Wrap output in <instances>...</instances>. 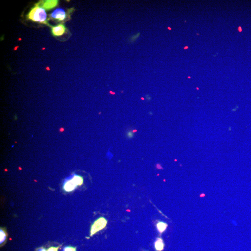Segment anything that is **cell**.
<instances>
[{"label": "cell", "mask_w": 251, "mask_h": 251, "mask_svg": "<svg viewBox=\"0 0 251 251\" xmlns=\"http://www.w3.org/2000/svg\"><path fill=\"white\" fill-rule=\"evenodd\" d=\"M0 236H1V240H0V241H1V245H2L4 242H5V240H6V231L5 230H3V229H1V231H0Z\"/></svg>", "instance_id": "cell-9"}, {"label": "cell", "mask_w": 251, "mask_h": 251, "mask_svg": "<svg viewBox=\"0 0 251 251\" xmlns=\"http://www.w3.org/2000/svg\"><path fill=\"white\" fill-rule=\"evenodd\" d=\"M127 135L129 138H132L133 136H134V133H133V132H132V131H129V132L127 133Z\"/></svg>", "instance_id": "cell-13"}, {"label": "cell", "mask_w": 251, "mask_h": 251, "mask_svg": "<svg viewBox=\"0 0 251 251\" xmlns=\"http://www.w3.org/2000/svg\"><path fill=\"white\" fill-rule=\"evenodd\" d=\"M83 178L79 175H74L71 178L67 180L64 182L63 188L66 191L71 192L74 190L78 186L83 184Z\"/></svg>", "instance_id": "cell-2"}, {"label": "cell", "mask_w": 251, "mask_h": 251, "mask_svg": "<svg viewBox=\"0 0 251 251\" xmlns=\"http://www.w3.org/2000/svg\"><path fill=\"white\" fill-rule=\"evenodd\" d=\"M51 17L53 19L58 20L60 21L64 20L66 18V14L62 8H57L54 10L51 14Z\"/></svg>", "instance_id": "cell-4"}, {"label": "cell", "mask_w": 251, "mask_h": 251, "mask_svg": "<svg viewBox=\"0 0 251 251\" xmlns=\"http://www.w3.org/2000/svg\"><path fill=\"white\" fill-rule=\"evenodd\" d=\"M140 35H141V33H136V34L133 35V36L130 37L129 38V43H134L136 40L137 39L140 37Z\"/></svg>", "instance_id": "cell-10"}, {"label": "cell", "mask_w": 251, "mask_h": 251, "mask_svg": "<svg viewBox=\"0 0 251 251\" xmlns=\"http://www.w3.org/2000/svg\"><path fill=\"white\" fill-rule=\"evenodd\" d=\"M58 3V1L57 0H47L43 3V8L46 10L51 9L56 7Z\"/></svg>", "instance_id": "cell-6"}, {"label": "cell", "mask_w": 251, "mask_h": 251, "mask_svg": "<svg viewBox=\"0 0 251 251\" xmlns=\"http://www.w3.org/2000/svg\"><path fill=\"white\" fill-rule=\"evenodd\" d=\"M154 247L157 251H162L164 249V243L161 238H157L154 243Z\"/></svg>", "instance_id": "cell-7"}, {"label": "cell", "mask_w": 251, "mask_h": 251, "mask_svg": "<svg viewBox=\"0 0 251 251\" xmlns=\"http://www.w3.org/2000/svg\"><path fill=\"white\" fill-rule=\"evenodd\" d=\"M167 224L164 222L160 221L156 225L157 229L160 233H162L167 228Z\"/></svg>", "instance_id": "cell-8"}, {"label": "cell", "mask_w": 251, "mask_h": 251, "mask_svg": "<svg viewBox=\"0 0 251 251\" xmlns=\"http://www.w3.org/2000/svg\"><path fill=\"white\" fill-rule=\"evenodd\" d=\"M76 249L75 247H72V246H66L64 247L63 251H76Z\"/></svg>", "instance_id": "cell-11"}, {"label": "cell", "mask_w": 251, "mask_h": 251, "mask_svg": "<svg viewBox=\"0 0 251 251\" xmlns=\"http://www.w3.org/2000/svg\"><path fill=\"white\" fill-rule=\"evenodd\" d=\"M146 99H147V100H149L151 99V98L150 97H149V95H146Z\"/></svg>", "instance_id": "cell-14"}, {"label": "cell", "mask_w": 251, "mask_h": 251, "mask_svg": "<svg viewBox=\"0 0 251 251\" xmlns=\"http://www.w3.org/2000/svg\"><path fill=\"white\" fill-rule=\"evenodd\" d=\"M107 224V221L103 217L99 218L94 221V224L92 225L90 231V236L94 235V234L97 233L100 230L105 227Z\"/></svg>", "instance_id": "cell-3"}, {"label": "cell", "mask_w": 251, "mask_h": 251, "mask_svg": "<svg viewBox=\"0 0 251 251\" xmlns=\"http://www.w3.org/2000/svg\"><path fill=\"white\" fill-rule=\"evenodd\" d=\"M168 29H169V30H171V28H170V27H168Z\"/></svg>", "instance_id": "cell-18"}, {"label": "cell", "mask_w": 251, "mask_h": 251, "mask_svg": "<svg viewBox=\"0 0 251 251\" xmlns=\"http://www.w3.org/2000/svg\"><path fill=\"white\" fill-rule=\"evenodd\" d=\"M188 47H185L184 49H188Z\"/></svg>", "instance_id": "cell-17"}, {"label": "cell", "mask_w": 251, "mask_h": 251, "mask_svg": "<svg viewBox=\"0 0 251 251\" xmlns=\"http://www.w3.org/2000/svg\"><path fill=\"white\" fill-rule=\"evenodd\" d=\"M38 251H47V250H46L45 249H44V248H42L39 249Z\"/></svg>", "instance_id": "cell-15"}, {"label": "cell", "mask_w": 251, "mask_h": 251, "mask_svg": "<svg viewBox=\"0 0 251 251\" xmlns=\"http://www.w3.org/2000/svg\"><path fill=\"white\" fill-rule=\"evenodd\" d=\"M239 30L240 32H241L242 31V29H241V27H239Z\"/></svg>", "instance_id": "cell-16"}, {"label": "cell", "mask_w": 251, "mask_h": 251, "mask_svg": "<svg viewBox=\"0 0 251 251\" xmlns=\"http://www.w3.org/2000/svg\"><path fill=\"white\" fill-rule=\"evenodd\" d=\"M59 247H51L49 248L47 251H58Z\"/></svg>", "instance_id": "cell-12"}, {"label": "cell", "mask_w": 251, "mask_h": 251, "mask_svg": "<svg viewBox=\"0 0 251 251\" xmlns=\"http://www.w3.org/2000/svg\"><path fill=\"white\" fill-rule=\"evenodd\" d=\"M66 27L64 25L60 24L52 27V33L54 36L60 37L65 33Z\"/></svg>", "instance_id": "cell-5"}, {"label": "cell", "mask_w": 251, "mask_h": 251, "mask_svg": "<svg viewBox=\"0 0 251 251\" xmlns=\"http://www.w3.org/2000/svg\"><path fill=\"white\" fill-rule=\"evenodd\" d=\"M27 17L28 19L33 21L47 24V15L45 10L38 5H37L30 10L27 15Z\"/></svg>", "instance_id": "cell-1"}]
</instances>
